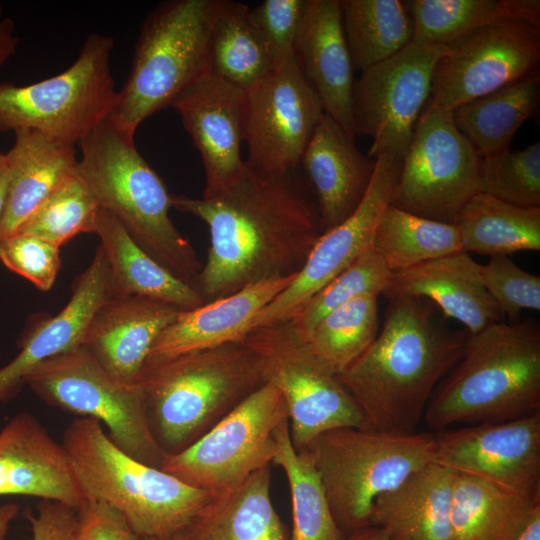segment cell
<instances>
[{"mask_svg": "<svg viewBox=\"0 0 540 540\" xmlns=\"http://www.w3.org/2000/svg\"><path fill=\"white\" fill-rule=\"evenodd\" d=\"M294 173L269 174L245 162L239 177L213 197L172 195V207L209 228L195 286L205 303L301 270L323 230L316 201Z\"/></svg>", "mask_w": 540, "mask_h": 540, "instance_id": "cell-1", "label": "cell"}, {"mask_svg": "<svg viewBox=\"0 0 540 540\" xmlns=\"http://www.w3.org/2000/svg\"><path fill=\"white\" fill-rule=\"evenodd\" d=\"M385 295L381 331L337 378L370 429L412 433L434 390L462 356L469 333L444 325L426 299Z\"/></svg>", "mask_w": 540, "mask_h": 540, "instance_id": "cell-2", "label": "cell"}, {"mask_svg": "<svg viewBox=\"0 0 540 540\" xmlns=\"http://www.w3.org/2000/svg\"><path fill=\"white\" fill-rule=\"evenodd\" d=\"M271 379L266 353L243 341L146 362L136 384L165 454L183 451Z\"/></svg>", "mask_w": 540, "mask_h": 540, "instance_id": "cell-3", "label": "cell"}, {"mask_svg": "<svg viewBox=\"0 0 540 540\" xmlns=\"http://www.w3.org/2000/svg\"><path fill=\"white\" fill-rule=\"evenodd\" d=\"M540 412V329L530 320L469 334L462 356L434 390L423 422L437 433L456 424L503 422Z\"/></svg>", "mask_w": 540, "mask_h": 540, "instance_id": "cell-4", "label": "cell"}, {"mask_svg": "<svg viewBox=\"0 0 540 540\" xmlns=\"http://www.w3.org/2000/svg\"><path fill=\"white\" fill-rule=\"evenodd\" d=\"M79 145L76 171L99 207L148 255L195 288L203 264L173 224L169 216L172 195L138 152L134 136L107 118Z\"/></svg>", "mask_w": 540, "mask_h": 540, "instance_id": "cell-5", "label": "cell"}, {"mask_svg": "<svg viewBox=\"0 0 540 540\" xmlns=\"http://www.w3.org/2000/svg\"><path fill=\"white\" fill-rule=\"evenodd\" d=\"M62 445L86 499L114 507L144 539L182 533L212 496L132 458L95 419H74Z\"/></svg>", "mask_w": 540, "mask_h": 540, "instance_id": "cell-6", "label": "cell"}, {"mask_svg": "<svg viewBox=\"0 0 540 540\" xmlns=\"http://www.w3.org/2000/svg\"><path fill=\"white\" fill-rule=\"evenodd\" d=\"M221 0H169L145 18L128 77L108 119L135 135L154 113L171 107L194 81L209 73V42Z\"/></svg>", "mask_w": 540, "mask_h": 540, "instance_id": "cell-7", "label": "cell"}, {"mask_svg": "<svg viewBox=\"0 0 540 540\" xmlns=\"http://www.w3.org/2000/svg\"><path fill=\"white\" fill-rule=\"evenodd\" d=\"M314 461L334 520L344 535L370 526L375 499L434 462L435 433L339 427L305 448Z\"/></svg>", "mask_w": 540, "mask_h": 540, "instance_id": "cell-8", "label": "cell"}, {"mask_svg": "<svg viewBox=\"0 0 540 540\" xmlns=\"http://www.w3.org/2000/svg\"><path fill=\"white\" fill-rule=\"evenodd\" d=\"M114 40L92 33L63 72L28 85L0 83V132L36 131L79 144L110 115L117 91L111 71Z\"/></svg>", "mask_w": 540, "mask_h": 540, "instance_id": "cell-9", "label": "cell"}, {"mask_svg": "<svg viewBox=\"0 0 540 540\" xmlns=\"http://www.w3.org/2000/svg\"><path fill=\"white\" fill-rule=\"evenodd\" d=\"M25 385L50 405L103 423L126 454L161 469L165 453L150 429L139 386L113 377L83 346L39 364Z\"/></svg>", "mask_w": 540, "mask_h": 540, "instance_id": "cell-10", "label": "cell"}, {"mask_svg": "<svg viewBox=\"0 0 540 540\" xmlns=\"http://www.w3.org/2000/svg\"><path fill=\"white\" fill-rule=\"evenodd\" d=\"M482 158L456 127L453 112L427 102L402 156L392 205L431 220L454 223L481 193Z\"/></svg>", "mask_w": 540, "mask_h": 540, "instance_id": "cell-11", "label": "cell"}, {"mask_svg": "<svg viewBox=\"0 0 540 540\" xmlns=\"http://www.w3.org/2000/svg\"><path fill=\"white\" fill-rule=\"evenodd\" d=\"M285 420L286 403L270 380L192 445L165 454L161 469L211 494L230 490L273 463L274 431Z\"/></svg>", "mask_w": 540, "mask_h": 540, "instance_id": "cell-12", "label": "cell"}, {"mask_svg": "<svg viewBox=\"0 0 540 540\" xmlns=\"http://www.w3.org/2000/svg\"><path fill=\"white\" fill-rule=\"evenodd\" d=\"M447 46L411 42L355 80L352 116L355 136H368L369 157L402 158L427 104L433 73Z\"/></svg>", "mask_w": 540, "mask_h": 540, "instance_id": "cell-13", "label": "cell"}, {"mask_svg": "<svg viewBox=\"0 0 540 540\" xmlns=\"http://www.w3.org/2000/svg\"><path fill=\"white\" fill-rule=\"evenodd\" d=\"M540 28L507 19L447 46L433 73L428 103L453 111L539 72Z\"/></svg>", "mask_w": 540, "mask_h": 540, "instance_id": "cell-14", "label": "cell"}, {"mask_svg": "<svg viewBox=\"0 0 540 540\" xmlns=\"http://www.w3.org/2000/svg\"><path fill=\"white\" fill-rule=\"evenodd\" d=\"M244 93L246 164L269 174L297 170L324 110L295 55Z\"/></svg>", "mask_w": 540, "mask_h": 540, "instance_id": "cell-15", "label": "cell"}, {"mask_svg": "<svg viewBox=\"0 0 540 540\" xmlns=\"http://www.w3.org/2000/svg\"><path fill=\"white\" fill-rule=\"evenodd\" d=\"M247 336L269 357L271 379L288 410L289 433L296 451L319 434L339 427L369 428L337 375L278 326L252 329Z\"/></svg>", "mask_w": 540, "mask_h": 540, "instance_id": "cell-16", "label": "cell"}, {"mask_svg": "<svg viewBox=\"0 0 540 540\" xmlns=\"http://www.w3.org/2000/svg\"><path fill=\"white\" fill-rule=\"evenodd\" d=\"M402 158H375L370 185L354 212L323 232L293 281L254 318L252 329L289 320L316 292L371 249L385 209L392 204ZM251 329V330H252Z\"/></svg>", "mask_w": 540, "mask_h": 540, "instance_id": "cell-17", "label": "cell"}, {"mask_svg": "<svg viewBox=\"0 0 540 540\" xmlns=\"http://www.w3.org/2000/svg\"><path fill=\"white\" fill-rule=\"evenodd\" d=\"M434 462L540 501V412L437 432Z\"/></svg>", "mask_w": 540, "mask_h": 540, "instance_id": "cell-18", "label": "cell"}, {"mask_svg": "<svg viewBox=\"0 0 540 540\" xmlns=\"http://www.w3.org/2000/svg\"><path fill=\"white\" fill-rule=\"evenodd\" d=\"M199 151L204 172L202 198L224 190L241 174L244 141L245 93L206 73L190 84L172 103Z\"/></svg>", "mask_w": 540, "mask_h": 540, "instance_id": "cell-19", "label": "cell"}, {"mask_svg": "<svg viewBox=\"0 0 540 540\" xmlns=\"http://www.w3.org/2000/svg\"><path fill=\"white\" fill-rule=\"evenodd\" d=\"M111 295L108 265L100 246L72 286V295L54 316L36 318L18 339L19 352L0 368V402L13 399L25 378L42 362L82 345L87 326Z\"/></svg>", "mask_w": 540, "mask_h": 540, "instance_id": "cell-20", "label": "cell"}, {"mask_svg": "<svg viewBox=\"0 0 540 540\" xmlns=\"http://www.w3.org/2000/svg\"><path fill=\"white\" fill-rule=\"evenodd\" d=\"M8 495L39 497L75 511L87 500L62 443L26 412L0 430V497Z\"/></svg>", "mask_w": 540, "mask_h": 540, "instance_id": "cell-21", "label": "cell"}, {"mask_svg": "<svg viewBox=\"0 0 540 540\" xmlns=\"http://www.w3.org/2000/svg\"><path fill=\"white\" fill-rule=\"evenodd\" d=\"M181 310L152 298L110 295L91 318L81 346L113 377L134 385L154 341Z\"/></svg>", "mask_w": 540, "mask_h": 540, "instance_id": "cell-22", "label": "cell"}, {"mask_svg": "<svg viewBox=\"0 0 540 540\" xmlns=\"http://www.w3.org/2000/svg\"><path fill=\"white\" fill-rule=\"evenodd\" d=\"M294 55L319 97L324 113L355 138L354 68L342 27L339 0H309Z\"/></svg>", "mask_w": 540, "mask_h": 540, "instance_id": "cell-23", "label": "cell"}, {"mask_svg": "<svg viewBox=\"0 0 540 540\" xmlns=\"http://www.w3.org/2000/svg\"><path fill=\"white\" fill-rule=\"evenodd\" d=\"M295 276L296 274L265 279L197 308L181 310L158 335L146 362L243 341L251 331L256 315L280 294Z\"/></svg>", "mask_w": 540, "mask_h": 540, "instance_id": "cell-24", "label": "cell"}, {"mask_svg": "<svg viewBox=\"0 0 540 540\" xmlns=\"http://www.w3.org/2000/svg\"><path fill=\"white\" fill-rule=\"evenodd\" d=\"M300 167L314 189L321 227L326 232L358 207L370 185L375 159L364 155L354 137L324 113Z\"/></svg>", "mask_w": 540, "mask_h": 540, "instance_id": "cell-25", "label": "cell"}, {"mask_svg": "<svg viewBox=\"0 0 540 540\" xmlns=\"http://www.w3.org/2000/svg\"><path fill=\"white\" fill-rule=\"evenodd\" d=\"M480 269L469 253L460 251L393 273L386 293L426 299L475 334L503 317L483 285Z\"/></svg>", "mask_w": 540, "mask_h": 540, "instance_id": "cell-26", "label": "cell"}, {"mask_svg": "<svg viewBox=\"0 0 540 540\" xmlns=\"http://www.w3.org/2000/svg\"><path fill=\"white\" fill-rule=\"evenodd\" d=\"M6 153L9 183L0 220V241L16 234L24 222L72 174L78 159L75 146L52 140L36 131L14 132Z\"/></svg>", "mask_w": 540, "mask_h": 540, "instance_id": "cell-27", "label": "cell"}, {"mask_svg": "<svg viewBox=\"0 0 540 540\" xmlns=\"http://www.w3.org/2000/svg\"><path fill=\"white\" fill-rule=\"evenodd\" d=\"M453 477L452 469L426 464L375 499L370 525L390 540H451Z\"/></svg>", "mask_w": 540, "mask_h": 540, "instance_id": "cell-28", "label": "cell"}, {"mask_svg": "<svg viewBox=\"0 0 540 540\" xmlns=\"http://www.w3.org/2000/svg\"><path fill=\"white\" fill-rule=\"evenodd\" d=\"M271 465L212 494L182 532L184 540H290L270 496Z\"/></svg>", "mask_w": 540, "mask_h": 540, "instance_id": "cell-29", "label": "cell"}, {"mask_svg": "<svg viewBox=\"0 0 540 540\" xmlns=\"http://www.w3.org/2000/svg\"><path fill=\"white\" fill-rule=\"evenodd\" d=\"M94 233L108 265L111 295L152 298L183 310L205 304L194 287L148 255L123 226L101 208Z\"/></svg>", "mask_w": 540, "mask_h": 540, "instance_id": "cell-30", "label": "cell"}, {"mask_svg": "<svg viewBox=\"0 0 540 540\" xmlns=\"http://www.w3.org/2000/svg\"><path fill=\"white\" fill-rule=\"evenodd\" d=\"M538 504L485 478L454 471L451 540H513Z\"/></svg>", "mask_w": 540, "mask_h": 540, "instance_id": "cell-31", "label": "cell"}, {"mask_svg": "<svg viewBox=\"0 0 540 540\" xmlns=\"http://www.w3.org/2000/svg\"><path fill=\"white\" fill-rule=\"evenodd\" d=\"M540 102V74L476 98L453 110L459 131L482 159L510 149L516 131L537 111Z\"/></svg>", "mask_w": 540, "mask_h": 540, "instance_id": "cell-32", "label": "cell"}, {"mask_svg": "<svg viewBox=\"0 0 540 540\" xmlns=\"http://www.w3.org/2000/svg\"><path fill=\"white\" fill-rule=\"evenodd\" d=\"M412 42L448 46L497 21L523 20L540 28L539 0H408Z\"/></svg>", "mask_w": 540, "mask_h": 540, "instance_id": "cell-33", "label": "cell"}, {"mask_svg": "<svg viewBox=\"0 0 540 540\" xmlns=\"http://www.w3.org/2000/svg\"><path fill=\"white\" fill-rule=\"evenodd\" d=\"M454 223L467 253L492 257L540 250V207H520L478 193L466 202Z\"/></svg>", "mask_w": 540, "mask_h": 540, "instance_id": "cell-34", "label": "cell"}, {"mask_svg": "<svg viewBox=\"0 0 540 540\" xmlns=\"http://www.w3.org/2000/svg\"><path fill=\"white\" fill-rule=\"evenodd\" d=\"M241 2L221 0L209 42V73L246 91L276 65Z\"/></svg>", "mask_w": 540, "mask_h": 540, "instance_id": "cell-35", "label": "cell"}, {"mask_svg": "<svg viewBox=\"0 0 540 540\" xmlns=\"http://www.w3.org/2000/svg\"><path fill=\"white\" fill-rule=\"evenodd\" d=\"M341 21L354 70L394 56L412 42L410 14L399 0H339Z\"/></svg>", "mask_w": 540, "mask_h": 540, "instance_id": "cell-36", "label": "cell"}, {"mask_svg": "<svg viewBox=\"0 0 540 540\" xmlns=\"http://www.w3.org/2000/svg\"><path fill=\"white\" fill-rule=\"evenodd\" d=\"M371 249L392 273L463 251L455 223L424 218L392 204L380 219Z\"/></svg>", "mask_w": 540, "mask_h": 540, "instance_id": "cell-37", "label": "cell"}, {"mask_svg": "<svg viewBox=\"0 0 540 540\" xmlns=\"http://www.w3.org/2000/svg\"><path fill=\"white\" fill-rule=\"evenodd\" d=\"M274 437L277 450L273 463L283 469L290 489V540H341L345 535L334 520L312 456L307 449H294L288 420L276 428Z\"/></svg>", "mask_w": 540, "mask_h": 540, "instance_id": "cell-38", "label": "cell"}, {"mask_svg": "<svg viewBox=\"0 0 540 540\" xmlns=\"http://www.w3.org/2000/svg\"><path fill=\"white\" fill-rule=\"evenodd\" d=\"M378 326V296L362 295L327 314L300 343L337 375L369 347Z\"/></svg>", "mask_w": 540, "mask_h": 540, "instance_id": "cell-39", "label": "cell"}, {"mask_svg": "<svg viewBox=\"0 0 540 540\" xmlns=\"http://www.w3.org/2000/svg\"><path fill=\"white\" fill-rule=\"evenodd\" d=\"M392 275L370 249L308 299L289 320L277 326L288 337L302 342L327 314L349 300L362 295L385 294Z\"/></svg>", "mask_w": 540, "mask_h": 540, "instance_id": "cell-40", "label": "cell"}, {"mask_svg": "<svg viewBox=\"0 0 540 540\" xmlns=\"http://www.w3.org/2000/svg\"><path fill=\"white\" fill-rule=\"evenodd\" d=\"M100 207L77 171L24 222L17 233L36 236L56 247L81 233H94Z\"/></svg>", "mask_w": 540, "mask_h": 540, "instance_id": "cell-41", "label": "cell"}, {"mask_svg": "<svg viewBox=\"0 0 540 540\" xmlns=\"http://www.w3.org/2000/svg\"><path fill=\"white\" fill-rule=\"evenodd\" d=\"M481 193L520 207H540V142L482 159Z\"/></svg>", "mask_w": 540, "mask_h": 540, "instance_id": "cell-42", "label": "cell"}, {"mask_svg": "<svg viewBox=\"0 0 540 540\" xmlns=\"http://www.w3.org/2000/svg\"><path fill=\"white\" fill-rule=\"evenodd\" d=\"M481 278L503 316L517 323L523 310L540 309V277L517 266L507 255L490 257Z\"/></svg>", "mask_w": 540, "mask_h": 540, "instance_id": "cell-43", "label": "cell"}, {"mask_svg": "<svg viewBox=\"0 0 540 540\" xmlns=\"http://www.w3.org/2000/svg\"><path fill=\"white\" fill-rule=\"evenodd\" d=\"M309 0H265L249 17L276 67L294 56L296 39Z\"/></svg>", "mask_w": 540, "mask_h": 540, "instance_id": "cell-44", "label": "cell"}, {"mask_svg": "<svg viewBox=\"0 0 540 540\" xmlns=\"http://www.w3.org/2000/svg\"><path fill=\"white\" fill-rule=\"evenodd\" d=\"M0 261L41 291L53 287L61 268L59 247L22 233L0 241Z\"/></svg>", "mask_w": 540, "mask_h": 540, "instance_id": "cell-45", "label": "cell"}, {"mask_svg": "<svg viewBox=\"0 0 540 540\" xmlns=\"http://www.w3.org/2000/svg\"><path fill=\"white\" fill-rule=\"evenodd\" d=\"M76 517L75 540H145L106 502L87 499Z\"/></svg>", "mask_w": 540, "mask_h": 540, "instance_id": "cell-46", "label": "cell"}, {"mask_svg": "<svg viewBox=\"0 0 540 540\" xmlns=\"http://www.w3.org/2000/svg\"><path fill=\"white\" fill-rule=\"evenodd\" d=\"M30 523L31 540H73L76 528V511L64 504L42 500L36 513L26 511Z\"/></svg>", "mask_w": 540, "mask_h": 540, "instance_id": "cell-47", "label": "cell"}, {"mask_svg": "<svg viewBox=\"0 0 540 540\" xmlns=\"http://www.w3.org/2000/svg\"><path fill=\"white\" fill-rule=\"evenodd\" d=\"M19 41L14 21L9 17L0 19V67L16 53Z\"/></svg>", "mask_w": 540, "mask_h": 540, "instance_id": "cell-48", "label": "cell"}, {"mask_svg": "<svg viewBox=\"0 0 540 540\" xmlns=\"http://www.w3.org/2000/svg\"><path fill=\"white\" fill-rule=\"evenodd\" d=\"M513 540H540V504L535 506L527 523Z\"/></svg>", "mask_w": 540, "mask_h": 540, "instance_id": "cell-49", "label": "cell"}, {"mask_svg": "<svg viewBox=\"0 0 540 540\" xmlns=\"http://www.w3.org/2000/svg\"><path fill=\"white\" fill-rule=\"evenodd\" d=\"M341 540H390V538L384 529L370 525L345 535Z\"/></svg>", "mask_w": 540, "mask_h": 540, "instance_id": "cell-50", "label": "cell"}, {"mask_svg": "<svg viewBox=\"0 0 540 540\" xmlns=\"http://www.w3.org/2000/svg\"><path fill=\"white\" fill-rule=\"evenodd\" d=\"M19 509V505L15 503L0 505V540H7L10 525L16 518Z\"/></svg>", "mask_w": 540, "mask_h": 540, "instance_id": "cell-51", "label": "cell"}, {"mask_svg": "<svg viewBox=\"0 0 540 540\" xmlns=\"http://www.w3.org/2000/svg\"><path fill=\"white\" fill-rule=\"evenodd\" d=\"M9 175V166L6 162L4 165L0 166V220L5 208Z\"/></svg>", "mask_w": 540, "mask_h": 540, "instance_id": "cell-52", "label": "cell"}, {"mask_svg": "<svg viewBox=\"0 0 540 540\" xmlns=\"http://www.w3.org/2000/svg\"><path fill=\"white\" fill-rule=\"evenodd\" d=\"M145 540H184L182 533L176 534L168 538H146Z\"/></svg>", "mask_w": 540, "mask_h": 540, "instance_id": "cell-53", "label": "cell"}, {"mask_svg": "<svg viewBox=\"0 0 540 540\" xmlns=\"http://www.w3.org/2000/svg\"><path fill=\"white\" fill-rule=\"evenodd\" d=\"M7 162L6 153H0V166L4 165Z\"/></svg>", "mask_w": 540, "mask_h": 540, "instance_id": "cell-54", "label": "cell"}, {"mask_svg": "<svg viewBox=\"0 0 540 540\" xmlns=\"http://www.w3.org/2000/svg\"><path fill=\"white\" fill-rule=\"evenodd\" d=\"M2 13H3V6H2V4L0 3V17L2 16Z\"/></svg>", "mask_w": 540, "mask_h": 540, "instance_id": "cell-55", "label": "cell"}, {"mask_svg": "<svg viewBox=\"0 0 540 540\" xmlns=\"http://www.w3.org/2000/svg\"><path fill=\"white\" fill-rule=\"evenodd\" d=\"M73 540H75V535H74V539H73Z\"/></svg>", "mask_w": 540, "mask_h": 540, "instance_id": "cell-56", "label": "cell"}]
</instances>
